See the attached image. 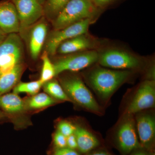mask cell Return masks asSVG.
Segmentation results:
<instances>
[{"mask_svg": "<svg viewBox=\"0 0 155 155\" xmlns=\"http://www.w3.org/2000/svg\"><path fill=\"white\" fill-rule=\"evenodd\" d=\"M53 155H80L75 150L71 149L68 147L57 149L54 152Z\"/></svg>", "mask_w": 155, "mask_h": 155, "instance_id": "obj_25", "label": "cell"}, {"mask_svg": "<svg viewBox=\"0 0 155 155\" xmlns=\"http://www.w3.org/2000/svg\"><path fill=\"white\" fill-rule=\"evenodd\" d=\"M89 1H91V2H93L94 0H89Z\"/></svg>", "mask_w": 155, "mask_h": 155, "instance_id": "obj_32", "label": "cell"}, {"mask_svg": "<svg viewBox=\"0 0 155 155\" xmlns=\"http://www.w3.org/2000/svg\"><path fill=\"white\" fill-rule=\"evenodd\" d=\"M99 53L94 50L74 53L60 58L54 63L56 75L65 71L77 72L98 62Z\"/></svg>", "mask_w": 155, "mask_h": 155, "instance_id": "obj_9", "label": "cell"}, {"mask_svg": "<svg viewBox=\"0 0 155 155\" xmlns=\"http://www.w3.org/2000/svg\"><path fill=\"white\" fill-rule=\"evenodd\" d=\"M19 17L21 36L44 16L43 6L38 0H11Z\"/></svg>", "mask_w": 155, "mask_h": 155, "instance_id": "obj_6", "label": "cell"}, {"mask_svg": "<svg viewBox=\"0 0 155 155\" xmlns=\"http://www.w3.org/2000/svg\"><path fill=\"white\" fill-rule=\"evenodd\" d=\"M7 34L4 32L2 29L0 28V43L4 40L7 35Z\"/></svg>", "mask_w": 155, "mask_h": 155, "instance_id": "obj_30", "label": "cell"}, {"mask_svg": "<svg viewBox=\"0 0 155 155\" xmlns=\"http://www.w3.org/2000/svg\"><path fill=\"white\" fill-rule=\"evenodd\" d=\"M39 1L40 3L42 5H43L44 4H45V2H46V0H38Z\"/></svg>", "mask_w": 155, "mask_h": 155, "instance_id": "obj_31", "label": "cell"}, {"mask_svg": "<svg viewBox=\"0 0 155 155\" xmlns=\"http://www.w3.org/2000/svg\"><path fill=\"white\" fill-rule=\"evenodd\" d=\"M58 130L66 137L75 133L76 126L67 121H63L58 124Z\"/></svg>", "mask_w": 155, "mask_h": 155, "instance_id": "obj_23", "label": "cell"}, {"mask_svg": "<svg viewBox=\"0 0 155 155\" xmlns=\"http://www.w3.org/2000/svg\"><path fill=\"white\" fill-rule=\"evenodd\" d=\"M0 107L8 113L22 112L25 107L23 100L16 94H8L0 96Z\"/></svg>", "mask_w": 155, "mask_h": 155, "instance_id": "obj_17", "label": "cell"}, {"mask_svg": "<svg viewBox=\"0 0 155 155\" xmlns=\"http://www.w3.org/2000/svg\"><path fill=\"white\" fill-rule=\"evenodd\" d=\"M129 70H112L100 67L88 72L87 80L100 98L108 100L131 75Z\"/></svg>", "mask_w": 155, "mask_h": 155, "instance_id": "obj_1", "label": "cell"}, {"mask_svg": "<svg viewBox=\"0 0 155 155\" xmlns=\"http://www.w3.org/2000/svg\"><path fill=\"white\" fill-rule=\"evenodd\" d=\"M135 122L139 140L142 148L150 150L154 142V117L150 114L141 113L137 114Z\"/></svg>", "mask_w": 155, "mask_h": 155, "instance_id": "obj_11", "label": "cell"}, {"mask_svg": "<svg viewBox=\"0 0 155 155\" xmlns=\"http://www.w3.org/2000/svg\"><path fill=\"white\" fill-rule=\"evenodd\" d=\"M155 104L154 80L145 81L140 84L126 110V114L134 115L154 107Z\"/></svg>", "mask_w": 155, "mask_h": 155, "instance_id": "obj_10", "label": "cell"}, {"mask_svg": "<svg viewBox=\"0 0 155 155\" xmlns=\"http://www.w3.org/2000/svg\"><path fill=\"white\" fill-rule=\"evenodd\" d=\"M60 83L71 101L91 113L102 114L101 108L80 77L65 76L61 78Z\"/></svg>", "mask_w": 155, "mask_h": 155, "instance_id": "obj_2", "label": "cell"}, {"mask_svg": "<svg viewBox=\"0 0 155 155\" xmlns=\"http://www.w3.org/2000/svg\"><path fill=\"white\" fill-rule=\"evenodd\" d=\"M42 82L38 80L28 82H21L14 87V93L18 94L20 93H25L28 94H37L43 86Z\"/></svg>", "mask_w": 155, "mask_h": 155, "instance_id": "obj_22", "label": "cell"}, {"mask_svg": "<svg viewBox=\"0 0 155 155\" xmlns=\"http://www.w3.org/2000/svg\"><path fill=\"white\" fill-rule=\"evenodd\" d=\"M41 59L42 67L39 80L44 84L52 80L56 74L54 64L50 61L48 54L45 51L42 55Z\"/></svg>", "mask_w": 155, "mask_h": 155, "instance_id": "obj_21", "label": "cell"}, {"mask_svg": "<svg viewBox=\"0 0 155 155\" xmlns=\"http://www.w3.org/2000/svg\"><path fill=\"white\" fill-rule=\"evenodd\" d=\"M70 0H46L43 5L44 16L53 21Z\"/></svg>", "mask_w": 155, "mask_h": 155, "instance_id": "obj_19", "label": "cell"}, {"mask_svg": "<svg viewBox=\"0 0 155 155\" xmlns=\"http://www.w3.org/2000/svg\"><path fill=\"white\" fill-rule=\"evenodd\" d=\"M67 147L72 150L77 149V140L74 134L67 137Z\"/></svg>", "mask_w": 155, "mask_h": 155, "instance_id": "obj_26", "label": "cell"}, {"mask_svg": "<svg viewBox=\"0 0 155 155\" xmlns=\"http://www.w3.org/2000/svg\"><path fill=\"white\" fill-rule=\"evenodd\" d=\"M42 86L45 93L55 100L72 102L61 84L57 81H49L44 83Z\"/></svg>", "mask_w": 155, "mask_h": 155, "instance_id": "obj_18", "label": "cell"}, {"mask_svg": "<svg viewBox=\"0 0 155 155\" xmlns=\"http://www.w3.org/2000/svg\"><path fill=\"white\" fill-rule=\"evenodd\" d=\"M98 62L102 67L118 70L135 69L142 62L134 55L122 50L111 49L99 54Z\"/></svg>", "mask_w": 155, "mask_h": 155, "instance_id": "obj_8", "label": "cell"}, {"mask_svg": "<svg viewBox=\"0 0 155 155\" xmlns=\"http://www.w3.org/2000/svg\"><path fill=\"white\" fill-rule=\"evenodd\" d=\"M116 142L118 148L123 155L128 154L142 148L133 115L126 114L123 117L116 130Z\"/></svg>", "mask_w": 155, "mask_h": 155, "instance_id": "obj_5", "label": "cell"}, {"mask_svg": "<svg viewBox=\"0 0 155 155\" xmlns=\"http://www.w3.org/2000/svg\"><path fill=\"white\" fill-rule=\"evenodd\" d=\"M23 45L17 33L7 35L0 43V75L11 70L21 63Z\"/></svg>", "mask_w": 155, "mask_h": 155, "instance_id": "obj_4", "label": "cell"}, {"mask_svg": "<svg viewBox=\"0 0 155 155\" xmlns=\"http://www.w3.org/2000/svg\"><path fill=\"white\" fill-rule=\"evenodd\" d=\"M93 20V19H84L62 29L54 30L48 37L45 51L49 55H54L57 52L58 47L63 42L87 33Z\"/></svg>", "mask_w": 155, "mask_h": 155, "instance_id": "obj_7", "label": "cell"}, {"mask_svg": "<svg viewBox=\"0 0 155 155\" xmlns=\"http://www.w3.org/2000/svg\"><path fill=\"white\" fill-rule=\"evenodd\" d=\"M54 143L57 149L67 147V137L57 130L54 134Z\"/></svg>", "mask_w": 155, "mask_h": 155, "instance_id": "obj_24", "label": "cell"}, {"mask_svg": "<svg viewBox=\"0 0 155 155\" xmlns=\"http://www.w3.org/2000/svg\"><path fill=\"white\" fill-rule=\"evenodd\" d=\"M96 43L86 34L75 37L63 42L59 46L57 52L62 54H68L92 50Z\"/></svg>", "mask_w": 155, "mask_h": 155, "instance_id": "obj_14", "label": "cell"}, {"mask_svg": "<svg viewBox=\"0 0 155 155\" xmlns=\"http://www.w3.org/2000/svg\"><path fill=\"white\" fill-rule=\"evenodd\" d=\"M57 103V101L47 94L41 93L31 97L27 101L26 107L30 109L36 110L52 105Z\"/></svg>", "mask_w": 155, "mask_h": 155, "instance_id": "obj_20", "label": "cell"}, {"mask_svg": "<svg viewBox=\"0 0 155 155\" xmlns=\"http://www.w3.org/2000/svg\"><path fill=\"white\" fill-rule=\"evenodd\" d=\"M74 134L77 140V148L81 153H87L99 145L97 138L85 128L76 126Z\"/></svg>", "mask_w": 155, "mask_h": 155, "instance_id": "obj_15", "label": "cell"}, {"mask_svg": "<svg viewBox=\"0 0 155 155\" xmlns=\"http://www.w3.org/2000/svg\"><path fill=\"white\" fill-rule=\"evenodd\" d=\"M141 148L138 149L134 151V152L130 155H151L146 150H142Z\"/></svg>", "mask_w": 155, "mask_h": 155, "instance_id": "obj_28", "label": "cell"}, {"mask_svg": "<svg viewBox=\"0 0 155 155\" xmlns=\"http://www.w3.org/2000/svg\"><path fill=\"white\" fill-rule=\"evenodd\" d=\"M97 7L89 0H70L52 21L54 30H59L87 19H93Z\"/></svg>", "mask_w": 155, "mask_h": 155, "instance_id": "obj_3", "label": "cell"}, {"mask_svg": "<svg viewBox=\"0 0 155 155\" xmlns=\"http://www.w3.org/2000/svg\"><path fill=\"white\" fill-rule=\"evenodd\" d=\"M0 28L7 34L19 32V17L11 0L0 1Z\"/></svg>", "mask_w": 155, "mask_h": 155, "instance_id": "obj_12", "label": "cell"}, {"mask_svg": "<svg viewBox=\"0 0 155 155\" xmlns=\"http://www.w3.org/2000/svg\"><path fill=\"white\" fill-rule=\"evenodd\" d=\"M24 69L21 63L0 75V96L9 91L17 85Z\"/></svg>", "mask_w": 155, "mask_h": 155, "instance_id": "obj_16", "label": "cell"}, {"mask_svg": "<svg viewBox=\"0 0 155 155\" xmlns=\"http://www.w3.org/2000/svg\"><path fill=\"white\" fill-rule=\"evenodd\" d=\"M115 0H94L93 3L97 8H103L113 2Z\"/></svg>", "mask_w": 155, "mask_h": 155, "instance_id": "obj_27", "label": "cell"}, {"mask_svg": "<svg viewBox=\"0 0 155 155\" xmlns=\"http://www.w3.org/2000/svg\"><path fill=\"white\" fill-rule=\"evenodd\" d=\"M48 32V26L44 18H41L30 28L29 48L31 56L34 60L38 58L44 44Z\"/></svg>", "mask_w": 155, "mask_h": 155, "instance_id": "obj_13", "label": "cell"}, {"mask_svg": "<svg viewBox=\"0 0 155 155\" xmlns=\"http://www.w3.org/2000/svg\"><path fill=\"white\" fill-rule=\"evenodd\" d=\"M86 155H111L109 153L103 151H98L94 152L87 153Z\"/></svg>", "mask_w": 155, "mask_h": 155, "instance_id": "obj_29", "label": "cell"}]
</instances>
